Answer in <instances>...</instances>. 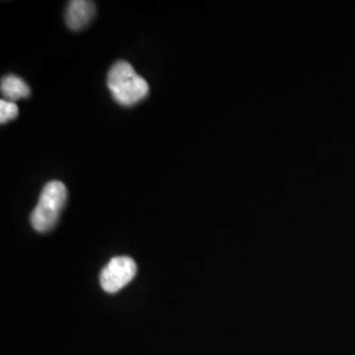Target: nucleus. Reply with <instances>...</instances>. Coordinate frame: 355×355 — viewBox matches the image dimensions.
<instances>
[{"mask_svg": "<svg viewBox=\"0 0 355 355\" xmlns=\"http://www.w3.org/2000/svg\"><path fill=\"white\" fill-rule=\"evenodd\" d=\"M107 85L114 101L124 107L140 103L149 94L148 82L127 61H119L110 69Z\"/></svg>", "mask_w": 355, "mask_h": 355, "instance_id": "f257e3e1", "label": "nucleus"}, {"mask_svg": "<svg viewBox=\"0 0 355 355\" xmlns=\"http://www.w3.org/2000/svg\"><path fill=\"white\" fill-rule=\"evenodd\" d=\"M19 114V108L16 103L10 101H0V123L6 124L16 119Z\"/></svg>", "mask_w": 355, "mask_h": 355, "instance_id": "423d86ee", "label": "nucleus"}, {"mask_svg": "<svg viewBox=\"0 0 355 355\" xmlns=\"http://www.w3.org/2000/svg\"><path fill=\"white\" fill-rule=\"evenodd\" d=\"M94 16H95L94 1L73 0L69 3L66 10V24L73 31H79L87 26Z\"/></svg>", "mask_w": 355, "mask_h": 355, "instance_id": "20e7f679", "label": "nucleus"}, {"mask_svg": "<svg viewBox=\"0 0 355 355\" xmlns=\"http://www.w3.org/2000/svg\"><path fill=\"white\" fill-rule=\"evenodd\" d=\"M137 274V265L129 257H114L101 274V286L108 293L121 291Z\"/></svg>", "mask_w": 355, "mask_h": 355, "instance_id": "7ed1b4c3", "label": "nucleus"}, {"mask_svg": "<svg viewBox=\"0 0 355 355\" xmlns=\"http://www.w3.org/2000/svg\"><path fill=\"white\" fill-rule=\"evenodd\" d=\"M67 202V189L62 182H49L40 195L37 205L31 215V224L40 233L49 232L60 220Z\"/></svg>", "mask_w": 355, "mask_h": 355, "instance_id": "f03ea898", "label": "nucleus"}, {"mask_svg": "<svg viewBox=\"0 0 355 355\" xmlns=\"http://www.w3.org/2000/svg\"><path fill=\"white\" fill-rule=\"evenodd\" d=\"M1 94L10 102L26 99L31 95V89L26 82L16 76H7L1 79Z\"/></svg>", "mask_w": 355, "mask_h": 355, "instance_id": "39448f33", "label": "nucleus"}]
</instances>
